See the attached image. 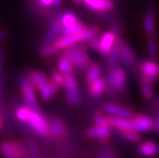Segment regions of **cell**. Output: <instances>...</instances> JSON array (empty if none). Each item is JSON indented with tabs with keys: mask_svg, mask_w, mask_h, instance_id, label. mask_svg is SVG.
I'll use <instances>...</instances> for the list:
<instances>
[{
	"mask_svg": "<svg viewBox=\"0 0 159 158\" xmlns=\"http://www.w3.org/2000/svg\"><path fill=\"white\" fill-rule=\"evenodd\" d=\"M25 123H27L34 133L42 137H48L52 135L51 121H49L44 114L41 113L39 111L31 108L28 119Z\"/></svg>",
	"mask_w": 159,
	"mask_h": 158,
	"instance_id": "6da1fadb",
	"label": "cell"
},
{
	"mask_svg": "<svg viewBox=\"0 0 159 158\" xmlns=\"http://www.w3.org/2000/svg\"><path fill=\"white\" fill-rule=\"evenodd\" d=\"M106 79L108 82L107 90L113 93L124 92L128 87V74L124 68L118 66L113 69H107Z\"/></svg>",
	"mask_w": 159,
	"mask_h": 158,
	"instance_id": "7a4b0ae2",
	"label": "cell"
},
{
	"mask_svg": "<svg viewBox=\"0 0 159 158\" xmlns=\"http://www.w3.org/2000/svg\"><path fill=\"white\" fill-rule=\"evenodd\" d=\"M66 102L70 106H77L82 102V94L79 85L75 78V73H70L64 74V86Z\"/></svg>",
	"mask_w": 159,
	"mask_h": 158,
	"instance_id": "3957f363",
	"label": "cell"
},
{
	"mask_svg": "<svg viewBox=\"0 0 159 158\" xmlns=\"http://www.w3.org/2000/svg\"><path fill=\"white\" fill-rule=\"evenodd\" d=\"M115 46H116L119 52L122 60V65H124L131 73H136V70H138L137 57L135 52L131 47V45L127 43L124 39L119 37L116 41Z\"/></svg>",
	"mask_w": 159,
	"mask_h": 158,
	"instance_id": "277c9868",
	"label": "cell"
},
{
	"mask_svg": "<svg viewBox=\"0 0 159 158\" xmlns=\"http://www.w3.org/2000/svg\"><path fill=\"white\" fill-rule=\"evenodd\" d=\"M18 83L21 88L22 95L26 106L30 107L34 110L39 111L37 105V98L35 95V89L29 83L26 73H20L18 74Z\"/></svg>",
	"mask_w": 159,
	"mask_h": 158,
	"instance_id": "5b68a950",
	"label": "cell"
},
{
	"mask_svg": "<svg viewBox=\"0 0 159 158\" xmlns=\"http://www.w3.org/2000/svg\"><path fill=\"white\" fill-rule=\"evenodd\" d=\"M156 4L153 0L148 2L146 11L143 16V30L148 37L156 35Z\"/></svg>",
	"mask_w": 159,
	"mask_h": 158,
	"instance_id": "8992f818",
	"label": "cell"
},
{
	"mask_svg": "<svg viewBox=\"0 0 159 158\" xmlns=\"http://www.w3.org/2000/svg\"><path fill=\"white\" fill-rule=\"evenodd\" d=\"M146 77L153 83L159 78V64L154 59L144 60L138 65V76Z\"/></svg>",
	"mask_w": 159,
	"mask_h": 158,
	"instance_id": "52a82bcc",
	"label": "cell"
},
{
	"mask_svg": "<svg viewBox=\"0 0 159 158\" xmlns=\"http://www.w3.org/2000/svg\"><path fill=\"white\" fill-rule=\"evenodd\" d=\"M118 38H119V35L113 30H110L100 35L97 52H99L101 55L106 56L115 46Z\"/></svg>",
	"mask_w": 159,
	"mask_h": 158,
	"instance_id": "ba28073f",
	"label": "cell"
},
{
	"mask_svg": "<svg viewBox=\"0 0 159 158\" xmlns=\"http://www.w3.org/2000/svg\"><path fill=\"white\" fill-rule=\"evenodd\" d=\"M131 120H132V128L139 133L151 132L153 131L154 129L155 121L152 117L146 115V114H142V113L134 114V117L131 118Z\"/></svg>",
	"mask_w": 159,
	"mask_h": 158,
	"instance_id": "9c48e42d",
	"label": "cell"
},
{
	"mask_svg": "<svg viewBox=\"0 0 159 158\" xmlns=\"http://www.w3.org/2000/svg\"><path fill=\"white\" fill-rule=\"evenodd\" d=\"M84 5L89 10L97 12H110L114 9L112 0H83Z\"/></svg>",
	"mask_w": 159,
	"mask_h": 158,
	"instance_id": "30bf717a",
	"label": "cell"
},
{
	"mask_svg": "<svg viewBox=\"0 0 159 158\" xmlns=\"http://www.w3.org/2000/svg\"><path fill=\"white\" fill-rule=\"evenodd\" d=\"M26 75H27L29 83H30L35 90L36 89L39 90L40 88H42L43 86H45L49 82L48 78L44 74V73H42L41 70H38L35 69L28 70L26 73Z\"/></svg>",
	"mask_w": 159,
	"mask_h": 158,
	"instance_id": "8fae6325",
	"label": "cell"
},
{
	"mask_svg": "<svg viewBox=\"0 0 159 158\" xmlns=\"http://www.w3.org/2000/svg\"><path fill=\"white\" fill-rule=\"evenodd\" d=\"M103 111L108 112L111 115L124 117V118H133L134 113L131 109H128L119 105H115L112 103H105L102 106Z\"/></svg>",
	"mask_w": 159,
	"mask_h": 158,
	"instance_id": "7c38bea8",
	"label": "cell"
},
{
	"mask_svg": "<svg viewBox=\"0 0 159 158\" xmlns=\"http://www.w3.org/2000/svg\"><path fill=\"white\" fill-rule=\"evenodd\" d=\"M61 28H62V24H61V21H60L59 18H54V19H52V21L51 23L50 29L48 30V32H47L44 39L42 40L40 48L52 44V43L56 39V37L58 36V34H60Z\"/></svg>",
	"mask_w": 159,
	"mask_h": 158,
	"instance_id": "4fadbf2b",
	"label": "cell"
},
{
	"mask_svg": "<svg viewBox=\"0 0 159 158\" xmlns=\"http://www.w3.org/2000/svg\"><path fill=\"white\" fill-rule=\"evenodd\" d=\"M88 93L89 95L93 98H98L99 96L102 95L108 88V82L106 77L100 76L95 81L88 85Z\"/></svg>",
	"mask_w": 159,
	"mask_h": 158,
	"instance_id": "5bb4252c",
	"label": "cell"
},
{
	"mask_svg": "<svg viewBox=\"0 0 159 158\" xmlns=\"http://www.w3.org/2000/svg\"><path fill=\"white\" fill-rule=\"evenodd\" d=\"M138 151L147 158H154L159 155V145L152 140H148L139 145Z\"/></svg>",
	"mask_w": 159,
	"mask_h": 158,
	"instance_id": "9a60e30c",
	"label": "cell"
},
{
	"mask_svg": "<svg viewBox=\"0 0 159 158\" xmlns=\"http://www.w3.org/2000/svg\"><path fill=\"white\" fill-rule=\"evenodd\" d=\"M111 127L94 126L86 131V135L90 138H99L101 140H108L111 136Z\"/></svg>",
	"mask_w": 159,
	"mask_h": 158,
	"instance_id": "2e32d148",
	"label": "cell"
},
{
	"mask_svg": "<svg viewBox=\"0 0 159 158\" xmlns=\"http://www.w3.org/2000/svg\"><path fill=\"white\" fill-rule=\"evenodd\" d=\"M139 79V87L141 91L142 96L146 100H152L154 97V89H153V82L149 80L146 77L141 75L138 76Z\"/></svg>",
	"mask_w": 159,
	"mask_h": 158,
	"instance_id": "e0dca14e",
	"label": "cell"
},
{
	"mask_svg": "<svg viewBox=\"0 0 159 158\" xmlns=\"http://www.w3.org/2000/svg\"><path fill=\"white\" fill-rule=\"evenodd\" d=\"M60 86L57 84L56 82H54L53 80L50 79V81L48 82V84H46L45 86H43L42 88H40L38 91L40 93L41 98L44 100V101H49L51 100L53 95L58 92Z\"/></svg>",
	"mask_w": 159,
	"mask_h": 158,
	"instance_id": "ac0fdd59",
	"label": "cell"
},
{
	"mask_svg": "<svg viewBox=\"0 0 159 158\" xmlns=\"http://www.w3.org/2000/svg\"><path fill=\"white\" fill-rule=\"evenodd\" d=\"M108 122L110 124V126L115 130L122 131V130H126V129H129L132 128V120L131 118H124V117H118V116H108L107 117ZM133 129V128H132Z\"/></svg>",
	"mask_w": 159,
	"mask_h": 158,
	"instance_id": "d6986e66",
	"label": "cell"
},
{
	"mask_svg": "<svg viewBox=\"0 0 159 158\" xmlns=\"http://www.w3.org/2000/svg\"><path fill=\"white\" fill-rule=\"evenodd\" d=\"M106 64L107 69H113L122 65V60L116 46H114L112 50L106 55Z\"/></svg>",
	"mask_w": 159,
	"mask_h": 158,
	"instance_id": "ffe728a7",
	"label": "cell"
},
{
	"mask_svg": "<svg viewBox=\"0 0 159 158\" xmlns=\"http://www.w3.org/2000/svg\"><path fill=\"white\" fill-rule=\"evenodd\" d=\"M102 71H103V69L100 64L93 62L89 70L87 71V74H86L85 81H86L87 85H90L91 83L95 81L97 78H99L101 76V74H102Z\"/></svg>",
	"mask_w": 159,
	"mask_h": 158,
	"instance_id": "44dd1931",
	"label": "cell"
},
{
	"mask_svg": "<svg viewBox=\"0 0 159 158\" xmlns=\"http://www.w3.org/2000/svg\"><path fill=\"white\" fill-rule=\"evenodd\" d=\"M51 131L52 134L55 137H63L67 133V129L65 124L57 117H54L51 120Z\"/></svg>",
	"mask_w": 159,
	"mask_h": 158,
	"instance_id": "7402d4cb",
	"label": "cell"
},
{
	"mask_svg": "<svg viewBox=\"0 0 159 158\" xmlns=\"http://www.w3.org/2000/svg\"><path fill=\"white\" fill-rule=\"evenodd\" d=\"M56 66H57L58 70L60 71V73H62L63 74H67L75 71L71 63L68 60V58H66L65 56H62V55H59L58 58H57Z\"/></svg>",
	"mask_w": 159,
	"mask_h": 158,
	"instance_id": "603a6c76",
	"label": "cell"
},
{
	"mask_svg": "<svg viewBox=\"0 0 159 158\" xmlns=\"http://www.w3.org/2000/svg\"><path fill=\"white\" fill-rule=\"evenodd\" d=\"M86 28H87V25L84 22L78 21L75 25L71 26V27H62L61 31H60V34L61 35L75 34L82 32L83 30H85Z\"/></svg>",
	"mask_w": 159,
	"mask_h": 158,
	"instance_id": "cb8c5ba5",
	"label": "cell"
},
{
	"mask_svg": "<svg viewBox=\"0 0 159 158\" xmlns=\"http://www.w3.org/2000/svg\"><path fill=\"white\" fill-rule=\"evenodd\" d=\"M120 134L122 135L123 138H125L126 140L133 142V143H137L141 140V135L139 133V132H137L134 129H126V130H122L119 131Z\"/></svg>",
	"mask_w": 159,
	"mask_h": 158,
	"instance_id": "d4e9b609",
	"label": "cell"
},
{
	"mask_svg": "<svg viewBox=\"0 0 159 158\" xmlns=\"http://www.w3.org/2000/svg\"><path fill=\"white\" fill-rule=\"evenodd\" d=\"M147 51H148V55L151 59H156L158 56V43L157 40L154 37H148V42H147Z\"/></svg>",
	"mask_w": 159,
	"mask_h": 158,
	"instance_id": "484cf974",
	"label": "cell"
},
{
	"mask_svg": "<svg viewBox=\"0 0 159 158\" xmlns=\"http://www.w3.org/2000/svg\"><path fill=\"white\" fill-rule=\"evenodd\" d=\"M62 27H71L78 22L77 16L73 12H63L60 16Z\"/></svg>",
	"mask_w": 159,
	"mask_h": 158,
	"instance_id": "4316f807",
	"label": "cell"
},
{
	"mask_svg": "<svg viewBox=\"0 0 159 158\" xmlns=\"http://www.w3.org/2000/svg\"><path fill=\"white\" fill-rule=\"evenodd\" d=\"M60 50L57 48L53 43L50 45H47L45 47H42L39 49V55L42 57V58H48V57H51L54 54H56L57 52H59Z\"/></svg>",
	"mask_w": 159,
	"mask_h": 158,
	"instance_id": "83f0119b",
	"label": "cell"
},
{
	"mask_svg": "<svg viewBox=\"0 0 159 158\" xmlns=\"http://www.w3.org/2000/svg\"><path fill=\"white\" fill-rule=\"evenodd\" d=\"M26 144H27L29 150H30V152H31V155H32L33 158H42L41 153L39 151L38 145H37L36 141L34 138H28Z\"/></svg>",
	"mask_w": 159,
	"mask_h": 158,
	"instance_id": "f1b7e54d",
	"label": "cell"
},
{
	"mask_svg": "<svg viewBox=\"0 0 159 158\" xmlns=\"http://www.w3.org/2000/svg\"><path fill=\"white\" fill-rule=\"evenodd\" d=\"M93 122L94 126H100V127H111L107 117H105L104 113L101 111H97L93 114Z\"/></svg>",
	"mask_w": 159,
	"mask_h": 158,
	"instance_id": "f546056e",
	"label": "cell"
},
{
	"mask_svg": "<svg viewBox=\"0 0 159 158\" xmlns=\"http://www.w3.org/2000/svg\"><path fill=\"white\" fill-rule=\"evenodd\" d=\"M11 151L16 158H22V142L12 140L10 142Z\"/></svg>",
	"mask_w": 159,
	"mask_h": 158,
	"instance_id": "4dcf8cb0",
	"label": "cell"
},
{
	"mask_svg": "<svg viewBox=\"0 0 159 158\" xmlns=\"http://www.w3.org/2000/svg\"><path fill=\"white\" fill-rule=\"evenodd\" d=\"M50 78L52 80H53L54 82H56L58 84L60 87H63L64 86V74L62 73L58 70H51L50 73H49Z\"/></svg>",
	"mask_w": 159,
	"mask_h": 158,
	"instance_id": "1f68e13d",
	"label": "cell"
},
{
	"mask_svg": "<svg viewBox=\"0 0 159 158\" xmlns=\"http://www.w3.org/2000/svg\"><path fill=\"white\" fill-rule=\"evenodd\" d=\"M0 150H1V153L4 158H16L11 151V144L9 141H4L0 146Z\"/></svg>",
	"mask_w": 159,
	"mask_h": 158,
	"instance_id": "d6a6232c",
	"label": "cell"
},
{
	"mask_svg": "<svg viewBox=\"0 0 159 158\" xmlns=\"http://www.w3.org/2000/svg\"><path fill=\"white\" fill-rule=\"evenodd\" d=\"M99 39H100V34H97L92 36L88 41H86V44L90 49L97 52L98 51V45H99Z\"/></svg>",
	"mask_w": 159,
	"mask_h": 158,
	"instance_id": "836d02e7",
	"label": "cell"
},
{
	"mask_svg": "<svg viewBox=\"0 0 159 158\" xmlns=\"http://www.w3.org/2000/svg\"><path fill=\"white\" fill-rule=\"evenodd\" d=\"M22 158H33L26 143H22Z\"/></svg>",
	"mask_w": 159,
	"mask_h": 158,
	"instance_id": "e575fe53",
	"label": "cell"
},
{
	"mask_svg": "<svg viewBox=\"0 0 159 158\" xmlns=\"http://www.w3.org/2000/svg\"><path fill=\"white\" fill-rule=\"evenodd\" d=\"M62 1L63 0H53L52 2V7L55 9H59L62 5Z\"/></svg>",
	"mask_w": 159,
	"mask_h": 158,
	"instance_id": "d590c367",
	"label": "cell"
},
{
	"mask_svg": "<svg viewBox=\"0 0 159 158\" xmlns=\"http://www.w3.org/2000/svg\"><path fill=\"white\" fill-rule=\"evenodd\" d=\"M99 158H115V157H112V156H111V155L105 153L104 151H102L101 153H99Z\"/></svg>",
	"mask_w": 159,
	"mask_h": 158,
	"instance_id": "8d00e7d4",
	"label": "cell"
},
{
	"mask_svg": "<svg viewBox=\"0 0 159 158\" xmlns=\"http://www.w3.org/2000/svg\"><path fill=\"white\" fill-rule=\"evenodd\" d=\"M153 131L159 133V124H157L156 122H155V124H154V129H153Z\"/></svg>",
	"mask_w": 159,
	"mask_h": 158,
	"instance_id": "74e56055",
	"label": "cell"
},
{
	"mask_svg": "<svg viewBox=\"0 0 159 158\" xmlns=\"http://www.w3.org/2000/svg\"><path fill=\"white\" fill-rule=\"evenodd\" d=\"M71 1H73L76 5H79V4H81L83 2V0H71Z\"/></svg>",
	"mask_w": 159,
	"mask_h": 158,
	"instance_id": "f35d334b",
	"label": "cell"
},
{
	"mask_svg": "<svg viewBox=\"0 0 159 158\" xmlns=\"http://www.w3.org/2000/svg\"><path fill=\"white\" fill-rule=\"evenodd\" d=\"M4 56H5V53H4V52L0 51V61H1V60L4 58Z\"/></svg>",
	"mask_w": 159,
	"mask_h": 158,
	"instance_id": "ab89813d",
	"label": "cell"
},
{
	"mask_svg": "<svg viewBox=\"0 0 159 158\" xmlns=\"http://www.w3.org/2000/svg\"><path fill=\"white\" fill-rule=\"evenodd\" d=\"M2 124H3V122H2V118H1V116H0V129H1V127H2Z\"/></svg>",
	"mask_w": 159,
	"mask_h": 158,
	"instance_id": "60d3db41",
	"label": "cell"
},
{
	"mask_svg": "<svg viewBox=\"0 0 159 158\" xmlns=\"http://www.w3.org/2000/svg\"><path fill=\"white\" fill-rule=\"evenodd\" d=\"M155 122H156L157 124H159V113H158V116H157V120H156Z\"/></svg>",
	"mask_w": 159,
	"mask_h": 158,
	"instance_id": "b9f144b4",
	"label": "cell"
},
{
	"mask_svg": "<svg viewBox=\"0 0 159 158\" xmlns=\"http://www.w3.org/2000/svg\"><path fill=\"white\" fill-rule=\"evenodd\" d=\"M2 67V65H1V63H0V68H1Z\"/></svg>",
	"mask_w": 159,
	"mask_h": 158,
	"instance_id": "7bdbcfd3",
	"label": "cell"
}]
</instances>
